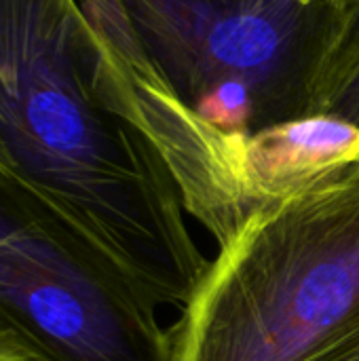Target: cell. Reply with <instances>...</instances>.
<instances>
[{"instance_id":"cell-1","label":"cell","mask_w":359,"mask_h":361,"mask_svg":"<svg viewBox=\"0 0 359 361\" xmlns=\"http://www.w3.org/2000/svg\"><path fill=\"white\" fill-rule=\"evenodd\" d=\"M0 171L159 307L195 296L209 262L140 121L129 68L78 0H0Z\"/></svg>"},{"instance_id":"cell-3","label":"cell","mask_w":359,"mask_h":361,"mask_svg":"<svg viewBox=\"0 0 359 361\" xmlns=\"http://www.w3.org/2000/svg\"><path fill=\"white\" fill-rule=\"evenodd\" d=\"M127 68L226 135L309 118L336 0H78Z\"/></svg>"},{"instance_id":"cell-8","label":"cell","mask_w":359,"mask_h":361,"mask_svg":"<svg viewBox=\"0 0 359 361\" xmlns=\"http://www.w3.org/2000/svg\"><path fill=\"white\" fill-rule=\"evenodd\" d=\"M0 361H44L25 345H21L15 336L0 332Z\"/></svg>"},{"instance_id":"cell-9","label":"cell","mask_w":359,"mask_h":361,"mask_svg":"<svg viewBox=\"0 0 359 361\" xmlns=\"http://www.w3.org/2000/svg\"><path fill=\"white\" fill-rule=\"evenodd\" d=\"M336 2H339V4H341V2H347V0H336Z\"/></svg>"},{"instance_id":"cell-4","label":"cell","mask_w":359,"mask_h":361,"mask_svg":"<svg viewBox=\"0 0 359 361\" xmlns=\"http://www.w3.org/2000/svg\"><path fill=\"white\" fill-rule=\"evenodd\" d=\"M157 309L70 220L0 171V332L44 361H178Z\"/></svg>"},{"instance_id":"cell-7","label":"cell","mask_w":359,"mask_h":361,"mask_svg":"<svg viewBox=\"0 0 359 361\" xmlns=\"http://www.w3.org/2000/svg\"><path fill=\"white\" fill-rule=\"evenodd\" d=\"M311 361H359V328L336 341L330 349Z\"/></svg>"},{"instance_id":"cell-2","label":"cell","mask_w":359,"mask_h":361,"mask_svg":"<svg viewBox=\"0 0 359 361\" xmlns=\"http://www.w3.org/2000/svg\"><path fill=\"white\" fill-rule=\"evenodd\" d=\"M359 328V150L262 201L182 309L178 361H311Z\"/></svg>"},{"instance_id":"cell-6","label":"cell","mask_w":359,"mask_h":361,"mask_svg":"<svg viewBox=\"0 0 359 361\" xmlns=\"http://www.w3.org/2000/svg\"><path fill=\"white\" fill-rule=\"evenodd\" d=\"M313 116L359 129V0L341 2L330 42L311 82L309 118Z\"/></svg>"},{"instance_id":"cell-5","label":"cell","mask_w":359,"mask_h":361,"mask_svg":"<svg viewBox=\"0 0 359 361\" xmlns=\"http://www.w3.org/2000/svg\"><path fill=\"white\" fill-rule=\"evenodd\" d=\"M359 150V129L332 118L275 125L243 140L241 171L252 209L322 165Z\"/></svg>"}]
</instances>
